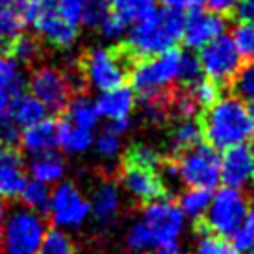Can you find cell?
<instances>
[{
    "label": "cell",
    "instance_id": "obj_17",
    "mask_svg": "<svg viewBox=\"0 0 254 254\" xmlns=\"http://www.w3.org/2000/svg\"><path fill=\"white\" fill-rule=\"evenodd\" d=\"M123 184L132 197L143 202H154L163 198L165 184L154 169H145L139 165L127 163L123 171Z\"/></svg>",
    "mask_w": 254,
    "mask_h": 254
},
{
    "label": "cell",
    "instance_id": "obj_48",
    "mask_svg": "<svg viewBox=\"0 0 254 254\" xmlns=\"http://www.w3.org/2000/svg\"><path fill=\"white\" fill-rule=\"evenodd\" d=\"M4 221H6V212H4V208L0 206V238H2V230H4Z\"/></svg>",
    "mask_w": 254,
    "mask_h": 254
},
{
    "label": "cell",
    "instance_id": "obj_52",
    "mask_svg": "<svg viewBox=\"0 0 254 254\" xmlns=\"http://www.w3.org/2000/svg\"><path fill=\"white\" fill-rule=\"evenodd\" d=\"M253 158H254V148H253Z\"/></svg>",
    "mask_w": 254,
    "mask_h": 254
},
{
    "label": "cell",
    "instance_id": "obj_42",
    "mask_svg": "<svg viewBox=\"0 0 254 254\" xmlns=\"http://www.w3.org/2000/svg\"><path fill=\"white\" fill-rule=\"evenodd\" d=\"M99 30L102 32V36L108 37V39H119L127 32V24L121 21L117 15L110 11L99 24Z\"/></svg>",
    "mask_w": 254,
    "mask_h": 254
},
{
    "label": "cell",
    "instance_id": "obj_45",
    "mask_svg": "<svg viewBox=\"0 0 254 254\" xmlns=\"http://www.w3.org/2000/svg\"><path fill=\"white\" fill-rule=\"evenodd\" d=\"M234 11L241 22H254V0H240Z\"/></svg>",
    "mask_w": 254,
    "mask_h": 254
},
{
    "label": "cell",
    "instance_id": "obj_13",
    "mask_svg": "<svg viewBox=\"0 0 254 254\" xmlns=\"http://www.w3.org/2000/svg\"><path fill=\"white\" fill-rule=\"evenodd\" d=\"M226 21L212 11H191L188 19H184L182 41L190 49H202L208 43L215 41L217 37L225 36Z\"/></svg>",
    "mask_w": 254,
    "mask_h": 254
},
{
    "label": "cell",
    "instance_id": "obj_1",
    "mask_svg": "<svg viewBox=\"0 0 254 254\" xmlns=\"http://www.w3.org/2000/svg\"><path fill=\"white\" fill-rule=\"evenodd\" d=\"M202 134L215 150L247 145L254 137V119L247 110V104L238 97L219 99L202 121Z\"/></svg>",
    "mask_w": 254,
    "mask_h": 254
},
{
    "label": "cell",
    "instance_id": "obj_46",
    "mask_svg": "<svg viewBox=\"0 0 254 254\" xmlns=\"http://www.w3.org/2000/svg\"><path fill=\"white\" fill-rule=\"evenodd\" d=\"M156 2V0H154ZM160 4H163V7L167 9H175V11H184V9H191L193 11V6H191V0H158Z\"/></svg>",
    "mask_w": 254,
    "mask_h": 254
},
{
    "label": "cell",
    "instance_id": "obj_22",
    "mask_svg": "<svg viewBox=\"0 0 254 254\" xmlns=\"http://www.w3.org/2000/svg\"><path fill=\"white\" fill-rule=\"evenodd\" d=\"M24 78L21 67L11 58H0V112H6L15 97L22 93Z\"/></svg>",
    "mask_w": 254,
    "mask_h": 254
},
{
    "label": "cell",
    "instance_id": "obj_27",
    "mask_svg": "<svg viewBox=\"0 0 254 254\" xmlns=\"http://www.w3.org/2000/svg\"><path fill=\"white\" fill-rule=\"evenodd\" d=\"M202 137V127L195 119H184L180 121L175 130L171 132V150L177 154H182L186 150L198 145Z\"/></svg>",
    "mask_w": 254,
    "mask_h": 254
},
{
    "label": "cell",
    "instance_id": "obj_12",
    "mask_svg": "<svg viewBox=\"0 0 254 254\" xmlns=\"http://www.w3.org/2000/svg\"><path fill=\"white\" fill-rule=\"evenodd\" d=\"M32 24L43 41L56 49H69L78 37V26L58 11L56 0H39Z\"/></svg>",
    "mask_w": 254,
    "mask_h": 254
},
{
    "label": "cell",
    "instance_id": "obj_4",
    "mask_svg": "<svg viewBox=\"0 0 254 254\" xmlns=\"http://www.w3.org/2000/svg\"><path fill=\"white\" fill-rule=\"evenodd\" d=\"M180 62L182 52L177 49L163 52L160 56L145 58L132 69L130 89L137 93L143 102L165 99V91L180 80Z\"/></svg>",
    "mask_w": 254,
    "mask_h": 254
},
{
    "label": "cell",
    "instance_id": "obj_37",
    "mask_svg": "<svg viewBox=\"0 0 254 254\" xmlns=\"http://www.w3.org/2000/svg\"><path fill=\"white\" fill-rule=\"evenodd\" d=\"M230 243L238 249L240 253H247L254 243V210H249L245 219L241 221L238 230L230 238Z\"/></svg>",
    "mask_w": 254,
    "mask_h": 254
},
{
    "label": "cell",
    "instance_id": "obj_3",
    "mask_svg": "<svg viewBox=\"0 0 254 254\" xmlns=\"http://www.w3.org/2000/svg\"><path fill=\"white\" fill-rule=\"evenodd\" d=\"M184 19L186 17L175 9H156L154 15L130 28L127 37L128 52L145 60L175 50L177 43L182 39Z\"/></svg>",
    "mask_w": 254,
    "mask_h": 254
},
{
    "label": "cell",
    "instance_id": "obj_28",
    "mask_svg": "<svg viewBox=\"0 0 254 254\" xmlns=\"http://www.w3.org/2000/svg\"><path fill=\"white\" fill-rule=\"evenodd\" d=\"M128 130V121L125 123H110L102 132H100L97 137H95V148L99 156L102 158H113V156L119 154L121 150V139H123V134Z\"/></svg>",
    "mask_w": 254,
    "mask_h": 254
},
{
    "label": "cell",
    "instance_id": "obj_9",
    "mask_svg": "<svg viewBox=\"0 0 254 254\" xmlns=\"http://www.w3.org/2000/svg\"><path fill=\"white\" fill-rule=\"evenodd\" d=\"M197 60L202 74H206V80L213 84H226L232 82L236 72L240 71L243 58L236 49L232 37L225 34L202 47Z\"/></svg>",
    "mask_w": 254,
    "mask_h": 254
},
{
    "label": "cell",
    "instance_id": "obj_11",
    "mask_svg": "<svg viewBox=\"0 0 254 254\" xmlns=\"http://www.w3.org/2000/svg\"><path fill=\"white\" fill-rule=\"evenodd\" d=\"M30 91L45 110L62 112L71 102L72 84L67 74L56 67H39L30 76Z\"/></svg>",
    "mask_w": 254,
    "mask_h": 254
},
{
    "label": "cell",
    "instance_id": "obj_16",
    "mask_svg": "<svg viewBox=\"0 0 254 254\" xmlns=\"http://www.w3.org/2000/svg\"><path fill=\"white\" fill-rule=\"evenodd\" d=\"M39 0H0V41H13L32 24Z\"/></svg>",
    "mask_w": 254,
    "mask_h": 254
},
{
    "label": "cell",
    "instance_id": "obj_49",
    "mask_svg": "<svg viewBox=\"0 0 254 254\" xmlns=\"http://www.w3.org/2000/svg\"><path fill=\"white\" fill-rule=\"evenodd\" d=\"M202 4H206V0H191V6H193V11H195V9H198V7L202 6Z\"/></svg>",
    "mask_w": 254,
    "mask_h": 254
},
{
    "label": "cell",
    "instance_id": "obj_21",
    "mask_svg": "<svg viewBox=\"0 0 254 254\" xmlns=\"http://www.w3.org/2000/svg\"><path fill=\"white\" fill-rule=\"evenodd\" d=\"M9 113V117L15 121V125L21 128V132L24 128L32 127L41 123L43 119H47V110L43 108V104L37 99H34L32 95L21 93L19 97H15L11 100V104L6 110Z\"/></svg>",
    "mask_w": 254,
    "mask_h": 254
},
{
    "label": "cell",
    "instance_id": "obj_15",
    "mask_svg": "<svg viewBox=\"0 0 254 254\" xmlns=\"http://www.w3.org/2000/svg\"><path fill=\"white\" fill-rule=\"evenodd\" d=\"M26 182L28 178L22 154L13 145L0 143V195L6 198L19 197Z\"/></svg>",
    "mask_w": 254,
    "mask_h": 254
},
{
    "label": "cell",
    "instance_id": "obj_43",
    "mask_svg": "<svg viewBox=\"0 0 254 254\" xmlns=\"http://www.w3.org/2000/svg\"><path fill=\"white\" fill-rule=\"evenodd\" d=\"M173 106H175V110H177V113L180 115V117H184V119H193L195 117V113H197V104L191 100V97L186 93V95H182V97H178L175 102H173Z\"/></svg>",
    "mask_w": 254,
    "mask_h": 254
},
{
    "label": "cell",
    "instance_id": "obj_34",
    "mask_svg": "<svg viewBox=\"0 0 254 254\" xmlns=\"http://www.w3.org/2000/svg\"><path fill=\"white\" fill-rule=\"evenodd\" d=\"M39 254H74L72 240L64 230H50L43 240Z\"/></svg>",
    "mask_w": 254,
    "mask_h": 254
},
{
    "label": "cell",
    "instance_id": "obj_47",
    "mask_svg": "<svg viewBox=\"0 0 254 254\" xmlns=\"http://www.w3.org/2000/svg\"><path fill=\"white\" fill-rule=\"evenodd\" d=\"M152 254H180V245H178V241L162 243V245L152 249Z\"/></svg>",
    "mask_w": 254,
    "mask_h": 254
},
{
    "label": "cell",
    "instance_id": "obj_32",
    "mask_svg": "<svg viewBox=\"0 0 254 254\" xmlns=\"http://www.w3.org/2000/svg\"><path fill=\"white\" fill-rule=\"evenodd\" d=\"M188 95L191 100L197 104V108H210L219 100V85L210 82V80H198L190 85Z\"/></svg>",
    "mask_w": 254,
    "mask_h": 254
},
{
    "label": "cell",
    "instance_id": "obj_50",
    "mask_svg": "<svg viewBox=\"0 0 254 254\" xmlns=\"http://www.w3.org/2000/svg\"><path fill=\"white\" fill-rule=\"evenodd\" d=\"M247 110H249V113H251V117L254 119V99H253V100H249Z\"/></svg>",
    "mask_w": 254,
    "mask_h": 254
},
{
    "label": "cell",
    "instance_id": "obj_6",
    "mask_svg": "<svg viewBox=\"0 0 254 254\" xmlns=\"http://www.w3.org/2000/svg\"><path fill=\"white\" fill-rule=\"evenodd\" d=\"M177 177L182 180L188 190H210L221 182V156L210 145H195L178 156L175 162Z\"/></svg>",
    "mask_w": 254,
    "mask_h": 254
},
{
    "label": "cell",
    "instance_id": "obj_29",
    "mask_svg": "<svg viewBox=\"0 0 254 254\" xmlns=\"http://www.w3.org/2000/svg\"><path fill=\"white\" fill-rule=\"evenodd\" d=\"M210 202H212V191L210 190L190 188L188 191H184V195L178 200V208L184 213V217L200 219L206 215Z\"/></svg>",
    "mask_w": 254,
    "mask_h": 254
},
{
    "label": "cell",
    "instance_id": "obj_44",
    "mask_svg": "<svg viewBox=\"0 0 254 254\" xmlns=\"http://www.w3.org/2000/svg\"><path fill=\"white\" fill-rule=\"evenodd\" d=\"M238 2L240 0H206V6L210 7L212 13H217L223 17L225 13L234 11L236 6H238Z\"/></svg>",
    "mask_w": 254,
    "mask_h": 254
},
{
    "label": "cell",
    "instance_id": "obj_14",
    "mask_svg": "<svg viewBox=\"0 0 254 254\" xmlns=\"http://www.w3.org/2000/svg\"><path fill=\"white\" fill-rule=\"evenodd\" d=\"M254 180V158L253 148L240 145L225 150L221 156V182L230 190H243Z\"/></svg>",
    "mask_w": 254,
    "mask_h": 254
},
{
    "label": "cell",
    "instance_id": "obj_39",
    "mask_svg": "<svg viewBox=\"0 0 254 254\" xmlns=\"http://www.w3.org/2000/svg\"><path fill=\"white\" fill-rule=\"evenodd\" d=\"M127 163H132V165H139V167H145V169H158L160 163H162V158L156 152L152 147H147V145H137L134 147L127 156Z\"/></svg>",
    "mask_w": 254,
    "mask_h": 254
},
{
    "label": "cell",
    "instance_id": "obj_2",
    "mask_svg": "<svg viewBox=\"0 0 254 254\" xmlns=\"http://www.w3.org/2000/svg\"><path fill=\"white\" fill-rule=\"evenodd\" d=\"M186 217L177 202L160 198L148 202L141 219L130 226L127 234V245L134 253L152 251L162 243L177 241L184 232Z\"/></svg>",
    "mask_w": 254,
    "mask_h": 254
},
{
    "label": "cell",
    "instance_id": "obj_40",
    "mask_svg": "<svg viewBox=\"0 0 254 254\" xmlns=\"http://www.w3.org/2000/svg\"><path fill=\"white\" fill-rule=\"evenodd\" d=\"M202 76V71H200V65H198V60L193 54H188V52H182V62H180V82L184 84H195L198 82Z\"/></svg>",
    "mask_w": 254,
    "mask_h": 254
},
{
    "label": "cell",
    "instance_id": "obj_41",
    "mask_svg": "<svg viewBox=\"0 0 254 254\" xmlns=\"http://www.w3.org/2000/svg\"><path fill=\"white\" fill-rule=\"evenodd\" d=\"M21 137V128L15 125L7 112H0V143L2 145H13Z\"/></svg>",
    "mask_w": 254,
    "mask_h": 254
},
{
    "label": "cell",
    "instance_id": "obj_8",
    "mask_svg": "<svg viewBox=\"0 0 254 254\" xmlns=\"http://www.w3.org/2000/svg\"><path fill=\"white\" fill-rule=\"evenodd\" d=\"M47 212L50 221L58 226V230L80 228L91 215L89 200L74 184L62 182L50 191V200Z\"/></svg>",
    "mask_w": 254,
    "mask_h": 254
},
{
    "label": "cell",
    "instance_id": "obj_7",
    "mask_svg": "<svg viewBox=\"0 0 254 254\" xmlns=\"http://www.w3.org/2000/svg\"><path fill=\"white\" fill-rule=\"evenodd\" d=\"M249 210V200L243 191L223 188L212 195L210 208L204 215V228L208 234L230 240Z\"/></svg>",
    "mask_w": 254,
    "mask_h": 254
},
{
    "label": "cell",
    "instance_id": "obj_31",
    "mask_svg": "<svg viewBox=\"0 0 254 254\" xmlns=\"http://www.w3.org/2000/svg\"><path fill=\"white\" fill-rule=\"evenodd\" d=\"M232 87L236 97L241 100L254 99V60L241 65L240 71L236 72L232 80Z\"/></svg>",
    "mask_w": 254,
    "mask_h": 254
},
{
    "label": "cell",
    "instance_id": "obj_25",
    "mask_svg": "<svg viewBox=\"0 0 254 254\" xmlns=\"http://www.w3.org/2000/svg\"><path fill=\"white\" fill-rule=\"evenodd\" d=\"M112 13H115L125 24H137L156 13L154 0H110Z\"/></svg>",
    "mask_w": 254,
    "mask_h": 254
},
{
    "label": "cell",
    "instance_id": "obj_51",
    "mask_svg": "<svg viewBox=\"0 0 254 254\" xmlns=\"http://www.w3.org/2000/svg\"><path fill=\"white\" fill-rule=\"evenodd\" d=\"M247 254H254V243H253V247H251V249L247 251Z\"/></svg>",
    "mask_w": 254,
    "mask_h": 254
},
{
    "label": "cell",
    "instance_id": "obj_23",
    "mask_svg": "<svg viewBox=\"0 0 254 254\" xmlns=\"http://www.w3.org/2000/svg\"><path fill=\"white\" fill-rule=\"evenodd\" d=\"M28 171L32 175V180L39 184H45V186L60 184L65 177V162L56 152H47L41 156H34Z\"/></svg>",
    "mask_w": 254,
    "mask_h": 254
},
{
    "label": "cell",
    "instance_id": "obj_36",
    "mask_svg": "<svg viewBox=\"0 0 254 254\" xmlns=\"http://www.w3.org/2000/svg\"><path fill=\"white\" fill-rule=\"evenodd\" d=\"M197 254H243L225 238L204 232L197 241Z\"/></svg>",
    "mask_w": 254,
    "mask_h": 254
},
{
    "label": "cell",
    "instance_id": "obj_38",
    "mask_svg": "<svg viewBox=\"0 0 254 254\" xmlns=\"http://www.w3.org/2000/svg\"><path fill=\"white\" fill-rule=\"evenodd\" d=\"M87 4H89V0H56L58 11L74 26L85 24Z\"/></svg>",
    "mask_w": 254,
    "mask_h": 254
},
{
    "label": "cell",
    "instance_id": "obj_26",
    "mask_svg": "<svg viewBox=\"0 0 254 254\" xmlns=\"http://www.w3.org/2000/svg\"><path fill=\"white\" fill-rule=\"evenodd\" d=\"M67 113H65V121L71 123L78 128H84L93 132L97 125H99V112L95 108V102L89 100L87 97H76L71 99V102L67 104Z\"/></svg>",
    "mask_w": 254,
    "mask_h": 254
},
{
    "label": "cell",
    "instance_id": "obj_24",
    "mask_svg": "<svg viewBox=\"0 0 254 254\" xmlns=\"http://www.w3.org/2000/svg\"><path fill=\"white\" fill-rule=\"evenodd\" d=\"M95 135L89 130L78 128L67 121L58 123V147H62L69 154H82L91 147Z\"/></svg>",
    "mask_w": 254,
    "mask_h": 254
},
{
    "label": "cell",
    "instance_id": "obj_35",
    "mask_svg": "<svg viewBox=\"0 0 254 254\" xmlns=\"http://www.w3.org/2000/svg\"><path fill=\"white\" fill-rule=\"evenodd\" d=\"M232 41L241 58H247L249 62L254 60V22H240L234 28Z\"/></svg>",
    "mask_w": 254,
    "mask_h": 254
},
{
    "label": "cell",
    "instance_id": "obj_10",
    "mask_svg": "<svg viewBox=\"0 0 254 254\" xmlns=\"http://www.w3.org/2000/svg\"><path fill=\"white\" fill-rule=\"evenodd\" d=\"M84 74L100 93L123 85L128 74L127 58L112 49H93L84 58Z\"/></svg>",
    "mask_w": 254,
    "mask_h": 254
},
{
    "label": "cell",
    "instance_id": "obj_19",
    "mask_svg": "<svg viewBox=\"0 0 254 254\" xmlns=\"http://www.w3.org/2000/svg\"><path fill=\"white\" fill-rule=\"evenodd\" d=\"M19 139L22 148L32 156L54 152V148L58 147V123L52 119H43L37 125L24 128Z\"/></svg>",
    "mask_w": 254,
    "mask_h": 254
},
{
    "label": "cell",
    "instance_id": "obj_30",
    "mask_svg": "<svg viewBox=\"0 0 254 254\" xmlns=\"http://www.w3.org/2000/svg\"><path fill=\"white\" fill-rule=\"evenodd\" d=\"M19 197H21L22 204L26 206L28 210L41 213V212H47V208H49L50 190L49 186H45V184H39L36 180H28L26 186L22 188Z\"/></svg>",
    "mask_w": 254,
    "mask_h": 254
},
{
    "label": "cell",
    "instance_id": "obj_20",
    "mask_svg": "<svg viewBox=\"0 0 254 254\" xmlns=\"http://www.w3.org/2000/svg\"><path fill=\"white\" fill-rule=\"evenodd\" d=\"M93 217L97 219L102 225L112 223L117 217L121 208V197L119 190L112 182H104L97 186V190L93 191V197L89 200Z\"/></svg>",
    "mask_w": 254,
    "mask_h": 254
},
{
    "label": "cell",
    "instance_id": "obj_18",
    "mask_svg": "<svg viewBox=\"0 0 254 254\" xmlns=\"http://www.w3.org/2000/svg\"><path fill=\"white\" fill-rule=\"evenodd\" d=\"M95 108L99 117H104L110 123H125L130 119L135 108V93L127 85L113 87L110 91L100 93Z\"/></svg>",
    "mask_w": 254,
    "mask_h": 254
},
{
    "label": "cell",
    "instance_id": "obj_33",
    "mask_svg": "<svg viewBox=\"0 0 254 254\" xmlns=\"http://www.w3.org/2000/svg\"><path fill=\"white\" fill-rule=\"evenodd\" d=\"M9 50L13 62L17 64H30L39 56V43L30 36H19L9 43Z\"/></svg>",
    "mask_w": 254,
    "mask_h": 254
},
{
    "label": "cell",
    "instance_id": "obj_5",
    "mask_svg": "<svg viewBox=\"0 0 254 254\" xmlns=\"http://www.w3.org/2000/svg\"><path fill=\"white\" fill-rule=\"evenodd\" d=\"M47 232V221L41 213L17 208L4 221L0 254H39Z\"/></svg>",
    "mask_w": 254,
    "mask_h": 254
}]
</instances>
